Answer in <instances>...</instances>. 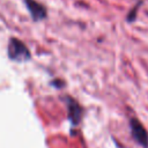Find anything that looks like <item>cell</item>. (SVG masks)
<instances>
[{
  "label": "cell",
  "instance_id": "6da1fadb",
  "mask_svg": "<svg viewBox=\"0 0 148 148\" xmlns=\"http://www.w3.org/2000/svg\"><path fill=\"white\" fill-rule=\"evenodd\" d=\"M7 53L9 59L17 61V62H23L28 61L31 58V53L27 45L20 40L18 38L12 37L8 42V47H7Z\"/></svg>",
  "mask_w": 148,
  "mask_h": 148
},
{
  "label": "cell",
  "instance_id": "7a4b0ae2",
  "mask_svg": "<svg viewBox=\"0 0 148 148\" xmlns=\"http://www.w3.org/2000/svg\"><path fill=\"white\" fill-rule=\"evenodd\" d=\"M24 5L31 16V18L35 22H39L43 21L47 17V9L46 7L38 2L37 0H24Z\"/></svg>",
  "mask_w": 148,
  "mask_h": 148
},
{
  "label": "cell",
  "instance_id": "3957f363",
  "mask_svg": "<svg viewBox=\"0 0 148 148\" xmlns=\"http://www.w3.org/2000/svg\"><path fill=\"white\" fill-rule=\"evenodd\" d=\"M130 127H131V133L133 139L139 145L143 147H148V133L145 130L143 125L136 118H132L130 120Z\"/></svg>",
  "mask_w": 148,
  "mask_h": 148
},
{
  "label": "cell",
  "instance_id": "277c9868",
  "mask_svg": "<svg viewBox=\"0 0 148 148\" xmlns=\"http://www.w3.org/2000/svg\"><path fill=\"white\" fill-rule=\"evenodd\" d=\"M65 99H66V104H67V109H68V118L71 120L72 126H75L81 121L83 110H82L81 105L72 97L67 96Z\"/></svg>",
  "mask_w": 148,
  "mask_h": 148
},
{
  "label": "cell",
  "instance_id": "5b68a950",
  "mask_svg": "<svg viewBox=\"0 0 148 148\" xmlns=\"http://www.w3.org/2000/svg\"><path fill=\"white\" fill-rule=\"evenodd\" d=\"M139 6H140V3H138V5L135 6V9L133 8V9H132V10L130 12V15L127 16V21H132V20H133L134 17H135V13H136V9L139 8Z\"/></svg>",
  "mask_w": 148,
  "mask_h": 148
}]
</instances>
